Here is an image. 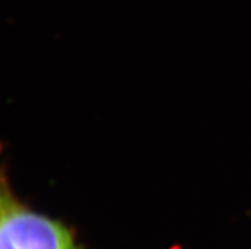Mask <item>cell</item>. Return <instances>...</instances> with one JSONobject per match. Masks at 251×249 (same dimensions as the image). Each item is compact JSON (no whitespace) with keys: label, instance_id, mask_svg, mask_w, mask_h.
Masks as SVG:
<instances>
[{"label":"cell","instance_id":"1","mask_svg":"<svg viewBox=\"0 0 251 249\" xmlns=\"http://www.w3.org/2000/svg\"><path fill=\"white\" fill-rule=\"evenodd\" d=\"M0 249H79L61 223L25 205L10 186L0 146Z\"/></svg>","mask_w":251,"mask_h":249}]
</instances>
